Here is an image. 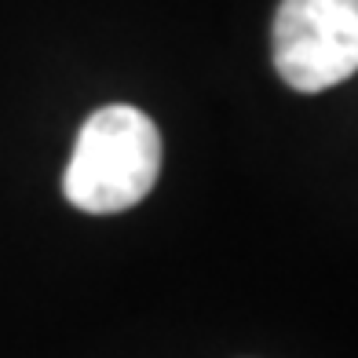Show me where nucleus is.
<instances>
[{
	"label": "nucleus",
	"mask_w": 358,
	"mask_h": 358,
	"mask_svg": "<svg viewBox=\"0 0 358 358\" xmlns=\"http://www.w3.org/2000/svg\"><path fill=\"white\" fill-rule=\"evenodd\" d=\"M271 41L289 88H333L358 73V0H282Z\"/></svg>",
	"instance_id": "2"
},
{
	"label": "nucleus",
	"mask_w": 358,
	"mask_h": 358,
	"mask_svg": "<svg viewBox=\"0 0 358 358\" xmlns=\"http://www.w3.org/2000/svg\"><path fill=\"white\" fill-rule=\"evenodd\" d=\"M161 172V136L143 110L113 103L80 124L62 190L73 208L110 216L139 205Z\"/></svg>",
	"instance_id": "1"
}]
</instances>
